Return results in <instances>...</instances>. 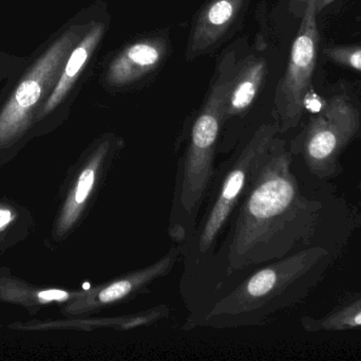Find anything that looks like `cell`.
<instances>
[{
	"mask_svg": "<svg viewBox=\"0 0 361 361\" xmlns=\"http://www.w3.org/2000/svg\"><path fill=\"white\" fill-rule=\"evenodd\" d=\"M267 72V61L261 57H247L237 61L227 90L225 124L231 119L243 116L252 107Z\"/></svg>",
	"mask_w": 361,
	"mask_h": 361,
	"instance_id": "obj_11",
	"label": "cell"
},
{
	"mask_svg": "<svg viewBox=\"0 0 361 361\" xmlns=\"http://www.w3.org/2000/svg\"><path fill=\"white\" fill-rule=\"evenodd\" d=\"M237 61L233 52L221 61L212 90L193 120L178 158L167 228L171 241L178 245H184L192 235L214 178L224 129L227 90Z\"/></svg>",
	"mask_w": 361,
	"mask_h": 361,
	"instance_id": "obj_4",
	"label": "cell"
},
{
	"mask_svg": "<svg viewBox=\"0 0 361 361\" xmlns=\"http://www.w3.org/2000/svg\"><path fill=\"white\" fill-rule=\"evenodd\" d=\"M244 0H212L202 11L193 28L187 55L195 59L223 37L243 8Z\"/></svg>",
	"mask_w": 361,
	"mask_h": 361,
	"instance_id": "obj_10",
	"label": "cell"
},
{
	"mask_svg": "<svg viewBox=\"0 0 361 361\" xmlns=\"http://www.w3.org/2000/svg\"><path fill=\"white\" fill-rule=\"evenodd\" d=\"M317 13L316 0H307L286 74L276 93V114L280 134L295 129L302 118L305 97L311 86L319 49Z\"/></svg>",
	"mask_w": 361,
	"mask_h": 361,
	"instance_id": "obj_7",
	"label": "cell"
},
{
	"mask_svg": "<svg viewBox=\"0 0 361 361\" xmlns=\"http://www.w3.org/2000/svg\"><path fill=\"white\" fill-rule=\"evenodd\" d=\"M104 33H105V25L103 23H91L84 37L70 53L56 85L47 97L44 110H42L44 114L52 112L66 99L72 87L80 78L82 70L88 64L91 55L99 46Z\"/></svg>",
	"mask_w": 361,
	"mask_h": 361,
	"instance_id": "obj_12",
	"label": "cell"
},
{
	"mask_svg": "<svg viewBox=\"0 0 361 361\" xmlns=\"http://www.w3.org/2000/svg\"><path fill=\"white\" fill-rule=\"evenodd\" d=\"M11 218H12V214L8 210L0 209V229L8 225Z\"/></svg>",
	"mask_w": 361,
	"mask_h": 361,
	"instance_id": "obj_16",
	"label": "cell"
},
{
	"mask_svg": "<svg viewBox=\"0 0 361 361\" xmlns=\"http://www.w3.org/2000/svg\"><path fill=\"white\" fill-rule=\"evenodd\" d=\"M90 25L68 30L23 76L0 114V140L8 139L23 129L42 97H49L47 95L56 85L70 53Z\"/></svg>",
	"mask_w": 361,
	"mask_h": 361,
	"instance_id": "obj_6",
	"label": "cell"
},
{
	"mask_svg": "<svg viewBox=\"0 0 361 361\" xmlns=\"http://www.w3.org/2000/svg\"><path fill=\"white\" fill-rule=\"evenodd\" d=\"M324 54L337 65L361 71V45L324 49Z\"/></svg>",
	"mask_w": 361,
	"mask_h": 361,
	"instance_id": "obj_14",
	"label": "cell"
},
{
	"mask_svg": "<svg viewBox=\"0 0 361 361\" xmlns=\"http://www.w3.org/2000/svg\"><path fill=\"white\" fill-rule=\"evenodd\" d=\"M180 246L175 244L158 260L147 266L135 269L120 277L114 278L99 286L84 301L91 311L127 303L141 295L149 292L152 286L175 269L180 258Z\"/></svg>",
	"mask_w": 361,
	"mask_h": 361,
	"instance_id": "obj_8",
	"label": "cell"
},
{
	"mask_svg": "<svg viewBox=\"0 0 361 361\" xmlns=\"http://www.w3.org/2000/svg\"><path fill=\"white\" fill-rule=\"evenodd\" d=\"M326 246L303 248L252 269L233 288L189 314L184 330L252 328L302 300L332 262Z\"/></svg>",
	"mask_w": 361,
	"mask_h": 361,
	"instance_id": "obj_2",
	"label": "cell"
},
{
	"mask_svg": "<svg viewBox=\"0 0 361 361\" xmlns=\"http://www.w3.org/2000/svg\"><path fill=\"white\" fill-rule=\"evenodd\" d=\"M360 190L361 191V180H360Z\"/></svg>",
	"mask_w": 361,
	"mask_h": 361,
	"instance_id": "obj_18",
	"label": "cell"
},
{
	"mask_svg": "<svg viewBox=\"0 0 361 361\" xmlns=\"http://www.w3.org/2000/svg\"><path fill=\"white\" fill-rule=\"evenodd\" d=\"M336 1V0H316V8H317V12H322L324 11L326 6L332 4L333 2Z\"/></svg>",
	"mask_w": 361,
	"mask_h": 361,
	"instance_id": "obj_17",
	"label": "cell"
},
{
	"mask_svg": "<svg viewBox=\"0 0 361 361\" xmlns=\"http://www.w3.org/2000/svg\"><path fill=\"white\" fill-rule=\"evenodd\" d=\"M309 331H341L361 326V296L343 304L322 319H309L305 324Z\"/></svg>",
	"mask_w": 361,
	"mask_h": 361,
	"instance_id": "obj_13",
	"label": "cell"
},
{
	"mask_svg": "<svg viewBox=\"0 0 361 361\" xmlns=\"http://www.w3.org/2000/svg\"><path fill=\"white\" fill-rule=\"evenodd\" d=\"M279 134L277 122L259 125L228 159L216 165L197 226L186 243L180 245L183 262L180 292L184 303L205 276L252 176Z\"/></svg>",
	"mask_w": 361,
	"mask_h": 361,
	"instance_id": "obj_3",
	"label": "cell"
},
{
	"mask_svg": "<svg viewBox=\"0 0 361 361\" xmlns=\"http://www.w3.org/2000/svg\"><path fill=\"white\" fill-rule=\"evenodd\" d=\"M360 127V112L353 102L345 95H334L288 148L294 158L302 160L310 175L330 179L341 173V155Z\"/></svg>",
	"mask_w": 361,
	"mask_h": 361,
	"instance_id": "obj_5",
	"label": "cell"
},
{
	"mask_svg": "<svg viewBox=\"0 0 361 361\" xmlns=\"http://www.w3.org/2000/svg\"><path fill=\"white\" fill-rule=\"evenodd\" d=\"M38 297L44 301H63L69 298V294L63 290H51L39 292Z\"/></svg>",
	"mask_w": 361,
	"mask_h": 361,
	"instance_id": "obj_15",
	"label": "cell"
},
{
	"mask_svg": "<svg viewBox=\"0 0 361 361\" xmlns=\"http://www.w3.org/2000/svg\"><path fill=\"white\" fill-rule=\"evenodd\" d=\"M166 51L167 44L163 38H148L127 47L112 59L106 82L111 87L137 82L160 65Z\"/></svg>",
	"mask_w": 361,
	"mask_h": 361,
	"instance_id": "obj_9",
	"label": "cell"
},
{
	"mask_svg": "<svg viewBox=\"0 0 361 361\" xmlns=\"http://www.w3.org/2000/svg\"><path fill=\"white\" fill-rule=\"evenodd\" d=\"M324 201L309 192L288 144L276 137L233 214L205 276L185 303L199 311L248 273L303 248L317 246Z\"/></svg>",
	"mask_w": 361,
	"mask_h": 361,
	"instance_id": "obj_1",
	"label": "cell"
}]
</instances>
